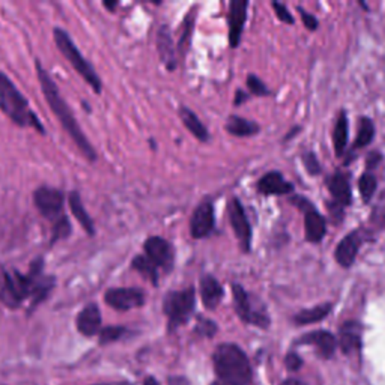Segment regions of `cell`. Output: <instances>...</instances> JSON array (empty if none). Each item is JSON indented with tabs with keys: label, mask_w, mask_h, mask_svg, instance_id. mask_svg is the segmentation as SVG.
I'll return each mask as SVG.
<instances>
[{
	"label": "cell",
	"mask_w": 385,
	"mask_h": 385,
	"mask_svg": "<svg viewBox=\"0 0 385 385\" xmlns=\"http://www.w3.org/2000/svg\"><path fill=\"white\" fill-rule=\"evenodd\" d=\"M247 0H232L229 3V44L232 49H236L240 45L245 20H247Z\"/></svg>",
	"instance_id": "14"
},
{
	"label": "cell",
	"mask_w": 385,
	"mask_h": 385,
	"mask_svg": "<svg viewBox=\"0 0 385 385\" xmlns=\"http://www.w3.org/2000/svg\"><path fill=\"white\" fill-rule=\"evenodd\" d=\"M200 290V298H202V304L206 307L208 310L217 309L219 304L221 303V298L225 297V290L220 282L215 279L214 275L206 274L200 279L199 284Z\"/></svg>",
	"instance_id": "18"
},
{
	"label": "cell",
	"mask_w": 385,
	"mask_h": 385,
	"mask_svg": "<svg viewBox=\"0 0 385 385\" xmlns=\"http://www.w3.org/2000/svg\"><path fill=\"white\" fill-rule=\"evenodd\" d=\"M145 256L158 269L171 273L175 266V251L172 244L161 236H149L143 244Z\"/></svg>",
	"instance_id": "9"
},
{
	"label": "cell",
	"mask_w": 385,
	"mask_h": 385,
	"mask_svg": "<svg viewBox=\"0 0 385 385\" xmlns=\"http://www.w3.org/2000/svg\"><path fill=\"white\" fill-rule=\"evenodd\" d=\"M361 327L358 322H345L340 327V336H338L337 345H340V348L345 353H352L360 349L361 346Z\"/></svg>",
	"instance_id": "22"
},
{
	"label": "cell",
	"mask_w": 385,
	"mask_h": 385,
	"mask_svg": "<svg viewBox=\"0 0 385 385\" xmlns=\"http://www.w3.org/2000/svg\"><path fill=\"white\" fill-rule=\"evenodd\" d=\"M104 6L107 8V10H110V12H114V10H116V6H118V2H113V3L104 2Z\"/></svg>",
	"instance_id": "44"
},
{
	"label": "cell",
	"mask_w": 385,
	"mask_h": 385,
	"mask_svg": "<svg viewBox=\"0 0 385 385\" xmlns=\"http://www.w3.org/2000/svg\"><path fill=\"white\" fill-rule=\"evenodd\" d=\"M214 369L219 378L227 385H249L251 382V366L244 351L235 343H223L215 349Z\"/></svg>",
	"instance_id": "3"
},
{
	"label": "cell",
	"mask_w": 385,
	"mask_h": 385,
	"mask_svg": "<svg viewBox=\"0 0 385 385\" xmlns=\"http://www.w3.org/2000/svg\"><path fill=\"white\" fill-rule=\"evenodd\" d=\"M215 227V215H214V205L211 202L200 203L190 220V234L195 240H203L208 238Z\"/></svg>",
	"instance_id": "13"
},
{
	"label": "cell",
	"mask_w": 385,
	"mask_h": 385,
	"mask_svg": "<svg viewBox=\"0 0 385 385\" xmlns=\"http://www.w3.org/2000/svg\"><path fill=\"white\" fill-rule=\"evenodd\" d=\"M249 99V94L247 92H244L243 89H238L236 94H235V99H234V104L235 105H241L243 103H245Z\"/></svg>",
	"instance_id": "40"
},
{
	"label": "cell",
	"mask_w": 385,
	"mask_h": 385,
	"mask_svg": "<svg viewBox=\"0 0 385 385\" xmlns=\"http://www.w3.org/2000/svg\"><path fill=\"white\" fill-rule=\"evenodd\" d=\"M34 203L45 219L53 223L64 217L65 196L62 190L53 187H40L34 192Z\"/></svg>",
	"instance_id": "8"
},
{
	"label": "cell",
	"mask_w": 385,
	"mask_h": 385,
	"mask_svg": "<svg viewBox=\"0 0 385 385\" xmlns=\"http://www.w3.org/2000/svg\"><path fill=\"white\" fill-rule=\"evenodd\" d=\"M196 333L203 337H212L215 333H217V323L211 319L200 318L196 327Z\"/></svg>",
	"instance_id": "36"
},
{
	"label": "cell",
	"mask_w": 385,
	"mask_h": 385,
	"mask_svg": "<svg viewBox=\"0 0 385 385\" xmlns=\"http://www.w3.org/2000/svg\"><path fill=\"white\" fill-rule=\"evenodd\" d=\"M230 226L234 229V234L240 241V245L244 253H249L251 249V226L245 214L244 208L238 197H232L227 205Z\"/></svg>",
	"instance_id": "10"
},
{
	"label": "cell",
	"mask_w": 385,
	"mask_h": 385,
	"mask_svg": "<svg viewBox=\"0 0 385 385\" xmlns=\"http://www.w3.org/2000/svg\"><path fill=\"white\" fill-rule=\"evenodd\" d=\"M75 325L77 330L80 331V334H83L84 337H94L99 334L103 325V318H101V312H99V307L94 303L83 307L80 313L77 314Z\"/></svg>",
	"instance_id": "15"
},
{
	"label": "cell",
	"mask_w": 385,
	"mask_h": 385,
	"mask_svg": "<svg viewBox=\"0 0 385 385\" xmlns=\"http://www.w3.org/2000/svg\"><path fill=\"white\" fill-rule=\"evenodd\" d=\"M145 385H158V382L153 380V378H148L145 381Z\"/></svg>",
	"instance_id": "45"
},
{
	"label": "cell",
	"mask_w": 385,
	"mask_h": 385,
	"mask_svg": "<svg viewBox=\"0 0 385 385\" xmlns=\"http://www.w3.org/2000/svg\"><path fill=\"white\" fill-rule=\"evenodd\" d=\"M71 223H69L66 215H64L62 219H59L58 221L53 223L51 229V238H50V245H55L58 241L66 240V238L71 235Z\"/></svg>",
	"instance_id": "31"
},
{
	"label": "cell",
	"mask_w": 385,
	"mask_h": 385,
	"mask_svg": "<svg viewBox=\"0 0 385 385\" xmlns=\"http://www.w3.org/2000/svg\"><path fill=\"white\" fill-rule=\"evenodd\" d=\"M127 333V330L124 327H105L99 331V343L107 345L119 340V338Z\"/></svg>",
	"instance_id": "33"
},
{
	"label": "cell",
	"mask_w": 385,
	"mask_h": 385,
	"mask_svg": "<svg viewBox=\"0 0 385 385\" xmlns=\"http://www.w3.org/2000/svg\"><path fill=\"white\" fill-rule=\"evenodd\" d=\"M297 345H312L322 358H331L337 348V338L325 330L312 331L297 340Z\"/></svg>",
	"instance_id": "16"
},
{
	"label": "cell",
	"mask_w": 385,
	"mask_h": 385,
	"mask_svg": "<svg viewBox=\"0 0 385 385\" xmlns=\"http://www.w3.org/2000/svg\"><path fill=\"white\" fill-rule=\"evenodd\" d=\"M0 303L10 307V309L21 307L17 289L14 284L12 271H8L2 265H0Z\"/></svg>",
	"instance_id": "21"
},
{
	"label": "cell",
	"mask_w": 385,
	"mask_h": 385,
	"mask_svg": "<svg viewBox=\"0 0 385 385\" xmlns=\"http://www.w3.org/2000/svg\"><path fill=\"white\" fill-rule=\"evenodd\" d=\"M380 160H381V156L380 153H371V157H369V163H367V169H372L376 163H380Z\"/></svg>",
	"instance_id": "41"
},
{
	"label": "cell",
	"mask_w": 385,
	"mask_h": 385,
	"mask_svg": "<svg viewBox=\"0 0 385 385\" xmlns=\"http://www.w3.org/2000/svg\"><path fill=\"white\" fill-rule=\"evenodd\" d=\"M232 294H234L235 310L243 322L250 323V325H255L259 328L269 327V322L271 321H269L265 306L262 304L260 299L249 294V292L238 283L232 284Z\"/></svg>",
	"instance_id": "6"
},
{
	"label": "cell",
	"mask_w": 385,
	"mask_h": 385,
	"mask_svg": "<svg viewBox=\"0 0 385 385\" xmlns=\"http://www.w3.org/2000/svg\"><path fill=\"white\" fill-rule=\"evenodd\" d=\"M289 202L294 203V206H297L304 215L306 241H309L312 244H319L327 234V220L322 217L310 200H307L303 196H298V195L292 196L289 199Z\"/></svg>",
	"instance_id": "7"
},
{
	"label": "cell",
	"mask_w": 385,
	"mask_h": 385,
	"mask_svg": "<svg viewBox=\"0 0 385 385\" xmlns=\"http://www.w3.org/2000/svg\"><path fill=\"white\" fill-rule=\"evenodd\" d=\"M303 163H304L306 171L313 176L319 175L321 171H322V166L319 163V160L316 158V156H314L313 152H304L303 153Z\"/></svg>",
	"instance_id": "35"
},
{
	"label": "cell",
	"mask_w": 385,
	"mask_h": 385,
	"mask_svg": "<svg viewBox=\"0 0 385 385\" xmlns=\"http://www.w3.org/2000/svg\"><path fill=\"white\" fill-rule=\"evenodd\" d=\"M53 36H55V42L58 45L59 51L62 53L68 62L71 64V66L75 69L77 74H79L82 79L89 84L95 94H101V90H103L101 79H99L95 68L92 66V64L88 62V59L82 55L79 47H77L75 42L71 40V36H69L65 30L60 27H56L55 30H53Z\"/></svg>",
	"instance_id": "4"
},
{
	"label": "cell",
	"mask_w": 385,
	"mask_h": 385,
	"mask_svg": "<svg viewBox=\"0 0 385 385\" xmlns=\"http://www.w3.org/2000/svg\"><path fill=\"white\" fill-rule=\"evenodd\" d=\"M327 187L330 195L333 196V202L340 205L342 208L349 206L352 202V190L349 186L348 176L343 175L342 172H337L331 175L327 179Z\"/></svg>",
	"instance_id": "20"
},
{
	"label": "cell",
	"mask_w": 385,
	"mask_h": 385,
	"mask_svg": "<svg viewBox=\"0 0 385 385\" xmlns=\"http://www.w3.org/2000/svg\"><path fill=\"white\" fill-rule=\"evenodd\" d=\"M348 137H349V124H348V116L346 112H342L338 114V119L333 129V145H334V152L336 156L340 158L345 156L346 146H348Z\"/></svg>",
	"instance_id": "26"
},
{
	"label": "cell",
	"mask_w": 385,
	"mask_h": 385,
	"mask_svg": "<svg viewBox=\"0 0 385 385\" xmlns=\"http://www.w3.org/2000/svg\"><path fill=\"white\" fill-rule=\"evenodd\" d=\"M169 385H190L186 378H171L169 380Z\"/></svg>",
	"instance_id": "42"
},
{
	"label": "cell",
	"mask_w": 385,
	"mask_h": 385,
	"mask_svg": "<svg viewBox=\"0 0 385 385\" xmlns=\"http://www.w3.org/2000/svg\"><path fill=\"white\" fill-rule=\"evenodd\" d=\"M192 17L195 15H190L188 18H186V23H184V29H182V35L178 41V49L176 51L179 53V56L184 59L187 55L188 47H190V42H191V34H192Z\"/></svg>",
	"instance_id": "32"
},
{
	"label": "cell",
	"mask_w": 385,
	"mask_h": 385,
	"mask_svg": "<svg viewBox=\"0 0 385 385\" xmlns=\"http://www.w3.org/2000/svg\"><path fill=\"white\" fill-rule=\"evenodd\" d=\"M298 11H299V15H301V20L304 23V26L309 29V30H316L318 26H319V23L316 20V17L314 15L309 14L307 11H304L301 6H298Z\"/></svg>",
	"instance_id": "38"
},
{
	"label": "cell",
	"mask_w": 385,
	"mask_h": 385,
	"mask_svg": "<svg viewBox=\"0 0 385 385\" xmlns=\"http://www.w3.org/2000/svg\"><path fill=\"white\" fill-rule=\"evenodd\" d=\"M376 188H378V179H376V176L373 173L366 172L364 175L360 176L358 190H360V196H361V199H363L364 203L371 202Z\"/></svg>",
	"instance_id": "30"
},
{
	"label": "cell",
	"mask_w": 385,
	"mask_h": 385,
	"mask_svg": "<svg viewBox=\"0 0 385 385\" xmlns=\"http://www.w3.org/2000/svg\"><path fill=\"white\" fill-rule=\"evenodd\" d=\"M35 68H36L38 80H40L41 84V90L45 97V101L49 103L53 113L56 114L58 121L60 122V125L64 127L69 137L73 138L77 148H79L80 152L83 153V157L90 161V163H94V161H97V151L88 140L86 134L83 133V129L79 125V122H77L74 113L71 112V109H69V105L66 104L62 94L59 92L56 83L53 82L51 75L47 73V69L41 65V62L38 59L35 60Z\"/></svg>",
	"instance_id": "1"
},
{
	"label": "cell",
	"mask_w": 385,
	"mask_h": 385,
	"mask_svg": "<svg viewBox=\"0 0 385 385\" xmlns=\"http://www.w3.org/2000/svg\"><path fill=\"white\" fill-rule=\"evenodd\" d=\"M225 128L230 136H235V137L256 136L260 131V127L256 124V122L244 119L241 116H229L225 124Z\"/></svg>",
	"instance_id": "25"
},
{
	"label": "cell",
	"mask_w": 385,
	"mask_h": 385,
	"mask_svg": "<svg viewBox=\"0 0 385 385\" xmlns=\"http://www.w3.org/2000/svg\"><path fill=\"white\" fill-rule=\"evenodd\" d=\"M95 385H133L129 382H113V384H95Z\"/></svg>",
	"instance_id": "46"
},
{
	"label": "cell",
	"mask_w": 385,
	"mask_h": 385,
	"mask_svg": "<svg viewBox=\"0 0 385 385\" xmlns=\"http://www.w3.org/2000/svg\"><path fill=\"white\" fill-rule=\"evenodd\" d=\"M157 50L161 62L164 64V66L169 69V71H173L178 66V60H176V50H175V44H173V38H172V32L169 26L163 25L158 29L157 34Z\"/></svg>",
	"instance_id": "19"
},
{
	"label": "cell",
	"mask_w": 385,
	"mask_h": 385,
	"mask_svg": "<svg viewBox=\"0 0 385 385\" xmlns=\"http://www.w3.org/2000/svg\"><path fill=\"white\" fill-rule=\"evenodd\" d=\"M247 88L250 89L251 94L259 95V97H264V95L271 94V90L266 88V84L262 82L259 77L255 75V74H250L247 77Z\"/></svg>",
	"instance_id": "34"
},
{
	"label": "cell",
	"mask_w": 385,
	"mask_h": 385,
	"mask_svg": "<svg viewBox=\"0 0 385 385\" xmlns=\"http://www.w3.org/2000/svg\"><path fill=\"white\" fill-rule=\"evenodd\" d=\"M196 307V290L187 288L182 290H172L164 297L163 312L169 319V328H178L188 322Z\"/></svg>",
	"instance_id": "5"
},
{
	"label": "cell",
	"mask_w": 385,
	"mask_h": 385,
	"mask_svg": "<svg viewBox=\"0 0 385 385\" xmlns=\"http://www.w3.org/2000/svg\"><path fill=\"white\" fill-rule=\"evenodd\" d=\"M375 138V125L369 118H361L358 124V134L353 143V149L366 148L367 145H371Z\"/></svg>",
	"instance_id": "29"
},
{
	"label": "cell",
	"mask_w": 385,
	"mask_h": 385,
	"mask_svg": "<svg viewBox=\"0 0 385 385\" xmlns=\"http://www.w3.org/2000/svg\"><path fill=\"white\" fill-rule=\"evenodd\" d=\"M284 364H286L289 371L295 372V371H299V367L303 366V360H301V357L298 356V353L289 352L286 356V360H284Z\"/></svg>",
	"instance_id": "39"
},
{
	"label": "cell",
	"mask_w": 385,
	"mask_h": 385,
	"mask_svg": "<svg viewBox=\"0 0 385 385\" xmlns=\"http://www.w3.org/2000/svg\"><path fill=\"white\" fill-rule=\"evenodd\" d=\"M258 190L264 196H286L294 192V186L280 172H268L259 179Z\"/></svg>",
	"instance_id": "17"
},
{
	"label": "cell",
	"mask_w": 385,
	"mask_h": 385,
	"mask_svg": "<svg viewBox=\"0 0 385 385\" xmlns=\"http://www.w3.org/2000/svg\"><path fill=\"white\" fill-rule=\"evenodd\" d=\"M273 8H274V12L277 17H279L280 21L283 23H289V25H294V17H292V14L289 12L288 6L283 5L280 2H273Z\"/></svg>",
	"instance_id": "37"
},
{
	"label": "cell",
	"mask_w": 385,
	"mask_h": 385,
	"mask_svg": "<svg viewBox=\"0 0 385 385\" xmlns=\"http://www.w3.org/2000/svg\"><path fill=\"white\" fill-rule=\"evenodd\" d=\"M214 385H219V384H214Z\"/></svg>",
	"instance_id": "47"
},
{
	"label": "cell",
	"mask_w": 385,
	"mask_h": 385,
	"mask_svg": "<svg viewBox=\"0 0 385 385\" xmlns=\"http://www.w3.org/2000/svg\"><path fill=\"white\" fill-rule=\"evenodd\" d=\"M131 268L136 269L138 274H142L146 280H149L153 286L158 284V268L145 255H138L131 262Z\"/></svg>",
	"instance_id": "28"
},
{
	"label": "cell",
	"mask_w": 385,
	"mask_h": 385,
	"mask_svg": "<svg viewBox=\"0 0 385 385\" xmlns=\"http://www.w3.org/2000/svg\"><path fill=\"white\" fill-rule=\"evenodd\" d=\"M68 202H69V208H71V211H73V215L75 217V220L80 223V226L84 229V232L90 235V236H94L95 232H97L94 220L90 219L89 212L86 211V208H84L79 191L69 192Z\"/></svg>",
	"instance_id": "23"
},
{
	"label": "cell",
	"mask_w": 385,
	"mask_h": 385,
	"mask_svg": "<svg viewBox=\"0 0 385 385\" xmlns=\"http://www.w3.org/2000/svg\"><path fill=\"white\" fill-rule=\"evenodd\" d=\"M104 301L114 310H133L145 304V292L138 288H112L104 294Z\"/></svg>",
	"instance_id": "11"
},
{
	"label": "cell",
	"mask_w": 385,
	"mask_h": 385,
	"mask_svg": "<svg viewBox=\"0 0 385 385\" xmlns=\"http://www.w3.org/2000/svg\"><path fill=\"white\" fill-rule=\"evenodd\" d=\"M0 110L10 118L15 125L23 128H34L40 134L45 133L40 118L30 107L27 98L21 94L17 86L5 73L0 71Z\"/></svg>",
	"instance_id": "2"
},
{
	"label": "cell",
	"mask_w": 385,
	"mask_h": 385,
	"mask_svg": "<svg viewBox=\"0 0 385 385\" xmlns=\"http://www.w3.org/2000/svg\"><path fill=\"white\" fill-rule=\"evenodd\" d=\"M367 238H369V232L364 229L352 230L351 234L346 235L343 240L337 244L334 251V258L337 260V264L342 268H351L358 256L361 245L366 243Z\"/></svg>",
	"instance_id": "12"
},
{
	"label": "cell",
	"mask_w": 385,
	"mask_h": 385,
	"mask_svg": "<svg viewBox=\"0 0 385 385\" xmlns=\"http://www.w3.org/2000/svg\"><path fill=\"white\" fill-rule=\"evenodd\" d=\"M280 385H307L306 382L303 381H299V380H294V378H290V380H286V381H283Z\"/></svg>",
	"instance_id": "43"
},
{
	"label": "cell",
	"mask_w": 385,
	"mask_h": 385,
	"mask_svg": "<svg viewBox=\"0 0 385 385\" xmlns=\"http://www.w3.org/2000/svg\"><path fill=\"white\" fill-rule=\"evenodd\" d=\"M179 116H181L182 124L186 125V128L197 138L199 142L206 143L208 140H210V133H208V128L202 124V121L199 119L197 114L191 109H188V107H186V105H182L179 109Z\"/></svg>",
	"instance_id": "24"
},
{
	"label": "cell",
	"mask_w": 385,
	"mask_h": 385,
	"mask_svg": "<svg viewBox=\"0 0 385 385\" xmlns=\"http://www.w3.org/2000/svg\"><path fill=\"white\" fill-rule=\"evenodd\" d=\"M333 310V304L331 303H323L312 309H306L297 313L294 316V322L298 325H309V323H316L325 319L328 314Z\"/></svg>",
	"instance_id": "27"
}]
</instances>
